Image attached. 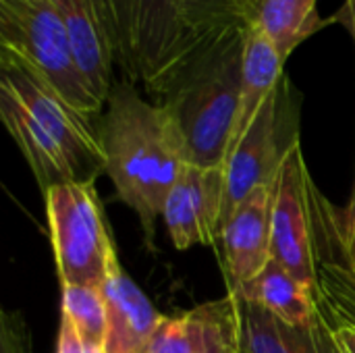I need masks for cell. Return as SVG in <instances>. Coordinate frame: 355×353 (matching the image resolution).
<instances>
[{
	"label": "cell",
	"instance_id": "cell-1",
	"mask_svg": "<svg viewBox=\"0 0 355 353\" xmlns=\"http://www.w3.org/2000/svg\"><path fill=\"white\" fill-rule=\"evenodd\" d=\"M104 173L148 237L173 185L189 164L183 133L166 104L146 100L135 85L114 83L98 123Z\"/></svg>",
	"mask_w": 355,
	"mask_h": 353
},
{
	"label": "cell",
	"instance_id": "cell-2",
	"mask_svg": "<svg viewBox=\"0 0 355 353\" xmlns=\"http://www.w3.org/2000/svg\"><path fill=\"white\" fill-rule=\"evenodd\" d=\"M0 119L44 193L69 181H96L104 173L94 117L73 108L6 52H0Z\"/></svg>",
	"mask_w": 355,
	"mask_h": 353
},
{
	"label": "cell",
	"instance_id": "cell-3",
	"mask_svg": "<svg viewBox=\"0 0 355 353\" xmlns=\"http://www.w3.org/2000/svg\"><path fill=\"white\" fill-rule=\"evenodd\" d=\"M243 42L245 31H231L206 44L158 100L177 119L189 164H225L241 102Z\"/></svg>",
	"mask_w": 355,
	"mask_h": 353
},
{
	"label": "cell",
	"instance_id": "cell-4",
	"mask_svg": "<svg viewBox=\"0 0 355 353\" xmlns=\"http://www.w3.org/2000/svg\"><path fill=\"white\" fill-rule=\"evenodd\" d=\"M123 81L158 102L196 54L181 23L179 0H98Z\"/></svg>",
	"mask_w": 355,
	"mask_h": 353
},
{
	"label": "cell",
	"instance_id": "cell-5",
	"mask_svg": "<svg viewBox=\"0 0 355 353\" xmlns=\"http://www.w3.org/2000/svg\"><path fill=\"white\" fill-rule=\"evenodd\" d=\"M0 52L23 62L73 108L89 117L102 114L104 104L87 87L50 0H0Z\"/></svg>",
	"mask_w": 355,
	"mask_h": 353
},
{
	"label": "cell",
	"instance_id": "cell-6",
	"mask_svg": "<svg viewBox=\"0 0 355 353\" xmlns=\"http://www.w3.org/2000/svg\"><path fill=\"white\" fill-rule=\"evenodd\" d=\"M44 196L60 285H102L116 252L94 181L60 183Z\"/></svg>",
	"mask_w": 355,
	"mask_h": 353
},
{
	"label": "cell",
	"instance_id": "cell-7",
	"mask_svg": "<svg viewBox=\"0 0 355 353\" xmlns=\"http://www.w3.org/2000/svg\"><path fill=\"white\" fill-rule=\"evenodd\" d=\"M300 141V106L291 81L283 77L279 87L262 104L250 127L231 146L225 158V206L229 214L258 187H272L289 150ZM223 229V227H220Z\"/></svg>",
	"mask_w": 355,
	"mask_h": 353
},
{
	"label": "cell",
	"instance_id": "cell-8",
	"mask_svg": "<svg viewBox=\"0 0 355 353\" xmlns=\"http://www.w3.org/2000/svg\"><path fill=\"white\" fill-rule=\"evenodd\" d=\"M312 179L297 141L283 160L272 198V260L316 287V239Z\"/></svg>",
	"mask_w": 355,
	"mask_h": 353
},
{
	"label": "cell",
	"instance_id": "cell-9",
	"mask_svg": "<svg viewBox=\"0 0 355 353\" xmlns=\"http://www.w3.org/2000/svg\"><path fill=\"white\" fill-rule=\"evenodd\" d=\"M225 169L187 164L162 206V221L177 250L214 246L220 237Z\"/></svg>",
	"mask_w": 355,
	"mask_h": 353
},
{
	"label": "cell",
	"instance_id": "cell-10",
	"mask_svg": "<svg viewBox=\"0 0 355 353\" xmlns=\"http://www.w3.org/2000/svg\"><path fill=\"white\" fill-rule=\"evenodd\" d=\"M272 198L275 185L254 189L225 221L218 237L227 293L239 291L272 260Z\"/></svg>",
	"mask_w": 355,
	"mask_h": 353
},
{
	"label": "cell",
	"instance_id": "cell-11",
	"mask_svg": "<svg viewBox=\"0 0 355 353\" xmlns=\"http://www.w3.org/2000/svg\"><path fill=\"white\" fill-rule=\"evenodd\" d=\"M243 314L237 295L164 316L148 353H243Z\"/></svg>",
	"mask_w": 355,
	"mask_h": 353
},
{
	"label": "cell",
	"instance_id": "cell-12",
	"mask_svg": "<svg viewBox=\"0 0 355 353\" xmlns=\"http://www.w3.org/2000/svg\"><path fill=\"white\" fill-rule=\"evenodd\" d=\"M100 289L106 304L104 353H148L164 316L123 273L119 258L110 264Z\"/></svg>",
	"mask_w": 355,
	"mask_h": 353
},
{
	"label": "cell",
	"instance_id": "cell-13",
	"mask_svg": "<svg viewBox=\"0 0 355 353\" xmlns=\"http://www.w3.org/2000/svg\"><path fill=\"white\" fill-rule=\"evenodd\" d=\"M69 33L79 71L92 94L106 106L114 87V50L98 0H50Z\"/></svg>",
	"mask_w": 355,
	"mask_h": 353
},
{
	"label": "cell",
	"instance_id": "cell-14",
	"mask_svg": "<svg viewBox=\"0 0 355 353\" xmlns=\"http://www.w3.org/2000/svg\"><path fill=\"white\" fill-rule=\"evenodd\" d=\"M241 314L243 347L248 353H341L335 341V329L322 308L308 327H289L266 310L245 302H241Z\"/></svg>",
	"mask_w": 355,
	"mask_h": 353
},
{
	"label": "cell",
	"instance_id": "cell-15",
	"mask_svg": "<svg viewBox=\"0 0 355 353\" xmlns=\"http://www.w3.org/2000/svg\"><path fill=\"white\" fill-rule=\"evenodd\" d=\"M233 295L266 310L289 327L312 325L320 310L316 287L297 279L277 260H270L258 277L248 281Z\"/></svg>",
	"mask_w": 355,
	"mask_h": 353
},
{
	"label": "cell",
	"instance_id": "cell-16",
	"mask_svg": "<svg viewBox=\"0 0 355 353\" xmlns=\"http://www.w3.org/2000/svg\"><path fill=\"white\" fill-rule=\"evenodd\" d=\"M283 67L285 60L281 58L275 42L256 21L245 31L243 62H241V102H239V114H237V125L231 146L241 137V133L250 127V123L262 108V104L283 81L285 77Z\"/></svg>",
	"mask_w": 355,
	"mask_h": 353
},
{
	"label": "cell",
	"instance_id": "cell-17",
	"mask_svg": "<svg viewBox=\"0 0 355 353\" xmlns=\"http://www.w3.org/2000/svg\"><path fill=\"white\" fill-rule=\"evenodd\" d=\"M316 298L333 325H355V270L347 266L329 233L314 221Z\"/></svg>",
	"mask_w": 355,
	"mask_h": 353
},
{
	"label": "cell",
	"instance_id": "cell-18",
	"mask_svg": "<svg viewBox=\"0 0 355 353\" xmlns=\"http://www.w3.org/2000/svg\"><path fill=\"white\" fill-rule=\"evenodd\" d=\"M260 12V0H179L181 23L193 50L231 31H248Z\"/></svg>",
	"mask_w": 355,
	"mask_h": 353
},
{
	"label": "cell",
	"instance_id": "cell-19",
	"mask_svg": "<svg viewBox=\"0 0 355 353\" xmlns=\"http://www.w3.org/2000/svg\"><path fill=\"white\" fill-rule=\"evenodd\" d=\"M258 23L287 62L295 48L327 27L331 19L320 17L318 0H260Z\"/></svg>",
	"mask_w": 355,
	"mask_h": 353
},
{
	"label": "cell",
	"instance_id": "cell-20",
	"mask_svg": "<svg viewBox=\"0 0 355 353\" xmlns=\"http://www.w3.org/2000/svg\"><path fill=\"white\" fill-rule=\"evenodd\" d=\"M62 318H67L77 335L92 347L104 352L106 304L100 285H60Z\"/></svg>",
	"mask_w": 355,
	"mask_h": 353
},
{
	"label": "cell",
	"instance_id": "cell-21",
	"mask_svg": "<svg viewBox=\"0 0 355 353\" xmlns=\"http://www.w3.org/2000/svg\"><path fill=\"white\" fill-rule=\"evenodd\" d=\"M312 210L314 221L329 233L335 248L339 250L341 258L347 262V266L355 270V187L349 206L341 212L331 208L327 198L312 187Z\"/></svg>",
	"mask_w": 355,
	"mask_h": 353
},
{
	"label": "cell",
	"instance_id": "cell-22",
	"mask_svg": "<svg viewBox=\"0 0 355 353\" xmlns=\"http://www.w3.org/2000/svg\"><path fill=\"white\" fill-rule=\"evenodd\" d=\"M2 353H29V335L19 316H2Z\"/></svg>",
	"mask_w": 355,
	"mask_h": 353
},
{
	"label": "cell",
	"instance_id": "cell-23",
	"mask_svg": "<svg viewBox=\"0 0 355 353\" xmlns=\"http://www.w3.org/2000/svg\"><path fill=\"white\" fill-rule=\"evenodd\" d=\"M56 353H104L102 350H96L92 345H87L77 331L73 329V325L62 318L60 320V331H58V345H56Z\"/></svg>",
	"mask_w": 355,
	"mask_h": 353
},
{
	"label": "cell",
	"instance_id": "cell-24",
	"mask_svg": "<svg viewBox=\"0 0 355 353\" xmlns=\"http://www.w3.org/2000/svg\"><path fill=\"white\" fill-rule=\"evenodd\" d=\"M333 329L341 353H355V325H333Z\"/></svg>",
	"mask_w": 355,
	"mask_h": 353
},
{
	"label": "cell",
	"instance_id": "cell-25",
	"mask_svg": "<svg viewBox=\"0 0 355 353\" xmlns=\"http://www.w3.org/2000/svg\"><path fill=\"white\" fill-rule=\"evenodd\" d=\"M331 23H341L354 37L355 42V0H345L341 10L335 17H329Z\"/></svg>",
	"mask_w": 355,
	"mask_h": 353
},
{
	"label": "cell",
	"instance_id": "cell-26",
	"mask_svg": "<svg viewBox=\"0 0 355 353\" xmlns=\"http://www.w3.org/2000/svg\"><path fill=\"white\" fill-rule=\"evenodd\" d=\"M243 353H248V352H245V350H243Z\"/></svg>",
	"mask_w": 355,
	"mask_h": 353
}]
</instances>
